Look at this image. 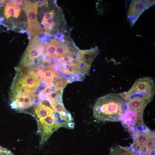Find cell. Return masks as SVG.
Wrapping results in <instances>:
<instances>
[{
	"instance_id": "obj_1",
	"label": "cell",
	"mask_w": 155,
	"mask_h": 155,
	"mask_svg": "<svg viewBox=\"0 0 155 155\" xmlns=\"http://www.w3.org/2000/svg\"><path fill=\"white\" fill-rule=\"evenodd\" d=\"M128 107L126 101L120 94H109L96 100L94 107V117L103 121H118Z\"/></svg>"
},
{
	"instance_id": "obj_2",
	"label": "cell",
	"mask_w": 155,
	"mask_h": 155,
	"mask_svg": "<svg viewBox=\"0 0 155 155\" xmlns=\"http://www.w3.org/2000/svg\"><path fill=\"white\" fill-rule=\"evenodd\" d=\"M45 5L47 11L44 13L42 20V29L48 34L56 32L58 34L63 32L65 29L66 22L62 9L56 4L53 8H49L47 1H45Z\"/></svg>"
},
{
	"instance_id": "obj_3",
	"label": "cell",
	"mask_w": 155,
	"mask_h": 155,
	"mask_svg": "<svg viewBox=\"0 0 155 155\" xmlns=\"http://www.w3.org/2000/svg\"><path fill=\"white\" fill-rule=\"evenodd\" d=\"M154 90L153 80L150 77H146L137 80L129 91L121 95L126 101L137 97L150 101L154 96Z\"/></svg>"
},
{
	"instance_id": "obj_4",
	"label": "cell",
	"mask_w": 155,
	"mask_h": 155,
	"mask_svg": "<svg viewBox=\"0 0 155 155\" xmlns=\"http://www.w3.org/2000/svg\"><path fill=\"white\" fill-rule=\"evenodd\" d=\"M37 122L38 132L40 137V144L45 142L53 133L61 127L55 112L35 117Z\"/></svg>"
},
{
	"instance_id": "obj_5",
	"label": "cell",
	"mask_w": 155,
	"mask_h": 155,
	"mask_svg": "<svg viewBox=\"0 0 155 155\" xmlns=\"http://www.w3.org/2000/svg\"><path fill=\"white\" fill-rule=\"evenodd\" d=\"M24 3V9L26 13L28 22L26 30L32 37L40 34L42 33L43 30L37 18L39 2L26 1Z\"/></svg>"
},
{
	"instance_id": "obj_6",
	"label": "cell",
	"mask_w": 155,
	"mask_h": 155,
	"mask_svg": "<svg viewBox=\"0 0 155 155\" xmlns=\"http://www.w3.org/2000/svg\"><path fill=\"white\" fill-rule=\"evenodd\" d=\"M155 4V0H132L129 5L127 17L131 27L146 10Z\"/></svg>"
},
{
	"instance_id": "obj_7",
	"label": "cell",
	"mask_w": 155,
	"mask_h": 155,
	"mask_svg": "<svg viewBox=\"0 0 155 155\" xmlns=\"http://www.w3.org/2000/svg\"><path fill=\"white\" fill-rule=\"evenodd\" d=\"M44 49L45 46L39 40L38 35H36L27 48L22 58V63L26 65L31 64L42 53Z\"/></svg>"
},
{
	"instance_id": "obj_8",
	"label": "cell",
	"mask_w": 155,
	"mask_h": 155,
	"mask_svg": "<svg viewBox=\"0 0 155 155\" xmlns=\"http://www.w3.org/2000/svg\"><path fill=\"white\" fill-rule=\"evenodd\" d=\"M40 80L35 74L24 75L18 81L16 88H24L34 91L39 86Z\"/></svg>"
},
{
	"instance_id": "obj_9",
	"label": "cell",
	"mask_w": 155,
	"mask_h": 155,
	"mask_svg": "<svg viewBox=\"0 0 155 155\" xmlns=\"http://www.w3.org/2000/svg\"><path fill=\"white\" fill-rule=\"evenodd\" d=\"M99 53L97 47L86 50H79L77 54L76 61L84 63L91 66L94 59Z\"/></svg>"
},
{
	"instance_id": "obj_10",
	"label": "cell",
	"mask_w": 155,
	"mask_h": 155,
	"mask_svg": "<svg viewBox=\"0 0 155 155\" xmlns=\"http://www.w3.org/2000/svg\"><path fill=\"white\" fill-rule=\"evenodd\" d=\"M127 101L129 109L136 113L139 119L142 121L144 110L147 104L150 101L137 97H134Z\"/></svg>"
},
{
	"instance_id": "obj_11",
	"label": "cell",
	"mask_w": 155,
	"mask_h": 155,
	"mask_svg": "<svg viewBox=\"0 0 155 155\" xmlns=\"http://www.w3.org/2000/svg\"><path fill=\"white\" fill-rule=\"evenodd\" d=\"M135 136L133 147L136 150L150 138L154 137V135L149 130H146L143 132L137 133Z\"/></svg>"
},
{
	"instance_id": "obj_12",
	"label": "cell",
	"mask_w": 155,
	"mask_h": 155,
	"mask_svg": "<svg viewBox=\"0 0 155 155\" xmlns=\"http://www.w3.org/2000/svg\"><path fill=\"white\" fill-rule=\"evenodd\" d=\"M109 155H137L130 149L120 146L116 147L111 152Z\"/></svg>"
},
{
	"instance_id": "obj_13",
	"label": "cell",
	"mask_w": 155,
	"mask_h": 155,
	"mask_svg": "<svg viewBox=\"0 0 155 155\" xmlns=\"http://www.w3.org/2000/svg\"><path fill=\"white\" fill-rule=\"evenodd\" d=\"M44 50L46 54L49 57L57 58L55 39H52L45 45Z\"/></svg>"
},
{
	"instance_id": "obj_14",
	"label": "cell",
	"mask_w": 155,
	"mask_h": 155,
	"mask_svg": "<svg viewBox=\"0 0 155 155\" xmlns=\"http://www.w3.org/2000/svg\"><path fill=\"white\" fill-rule=\"evenodd\" d=\"M58 59L59 62L62 64L72 63L76 61L74 57L71 55H67Z\"/></svg>"
},
{
	"instance_id": "obj_15",
	"label": "cell",
	"mask_w": 155,
	"mask_h": 155,
	"mask_svg": "<svg viewBox=\"0 0 155 155\" xmlns=\"http://www.w3.org/2000/svg\"><path fill=\"white\" fill-rule=\"evenodd\" d=\"M50 67L49 66L42 67L38 70L37 73V75H36L37 76H38L40 78Z\"/></svg>"
},
{
	"instance_id": "obj_16",
	"label": "cell",
	"mask_w": 155,
	"mask_h": 155,
	"mask_svg": "<svg viewBox=\"0 0 155 155\" xmlns=\"http://www.w3.org/2000/svg\"><path fill=\"white\" fill-rule=\"evenodd\" d=\"M42 93L45 96L48 95L51 93V90L49 86H46L45 89L42 91Z\"/></svg>"
},
{
	"instance_id": "obj_17",
	"label": "cell",
	"mask_w": 155,
	"mask_h": 155,
	"mask_svg": "<svg viewBox=\"0 0 155 155\" xmlns=\"http://www.w3.org/2000/svg\"><path fill=\"white\" fill-rule=\"evenodd\" d=\"M0 155H14L10 150L5 148L0 153Z\"/></svg>"
},
{
	"instance_id": "obj_18",
	"label": "cell",
	"mask_w": 155,
	"mask_h": 155,
	"mask_svg": "<svg viewBox=\"0 0 155 155\" xmlns=\"http://www.w3.org/2000/svg\"><path fill=\"white\" fill-rule=\"evenodd\" d=\"M5 149V148L2 147L0 146V153L1 152Z\"/></svg>"
}]
</instances>
